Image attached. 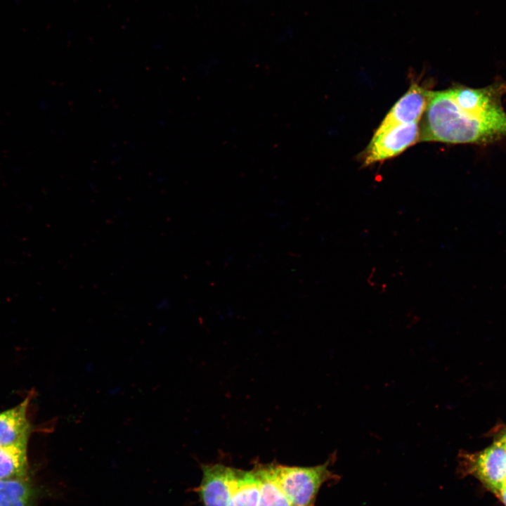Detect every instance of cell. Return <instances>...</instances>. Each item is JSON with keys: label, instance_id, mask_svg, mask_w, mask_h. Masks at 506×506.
Masks as SVG:
<instances>
[{"label": "cell", "instance_id": "1", "mask_svg": "<svg viewBox=\"0 0 506 506\" xmlns=\"http://www.w3.org/2000/svg\"><path fill=\"white\" fill-rule=\"evenodd\" d=\"M505 93L500 79L481 88L430 91L419 141L486 145L505 138Z\"/></svg>", "mask_w": 506, "mask_h": 506}, {"label": "cell", "instance_id": "2", "mask_svg": "<svg viewBox=\"0 0 506 506\" xmlns=\"http://www.w3.org/2000/svg\"><path fill=\"white\" fill-rule=\"evenodd\" d=\"M331 455L323 464L313 467H292L269 465L271 470L292 506H314L323 484L339 479L330 469L335 461Z\"/></svg>", "mask_w": 506, "mask_h": 506}, {"label": "cell", "instance_id": "3", "mask_svg": "<svg viewBox=\"0 0 506 506\" xmlns=\"http://www.w3.org/2000/svg\"><path fill=\"white\" fill-rule=\"evenodd\" d=\"M462 462L491 491L499 495L506 486V434L476 455H462Z\"/></svg>", "mask_w": 506, "mask_h": 506}, {"label": "cell", "instance_id": "4", "mask_svg": "<svg viewBox=\"0 0 506 506\" xmlns=\"http://www.w3.org/2000/svg\"><path fill=\"white\" fill-rule=\"evenodd\" d=\"M418 123L392 126L379 134H374L363 153L364 166L395 157L419 138Z\"/></svg>", "mask_w": 506, "mask_h": 506}, {"label": "cell", "instance_id": "5", "mask_svg": "<svg viewBox=\"0 0 506 506\" xmlns=\"http://www.w3.org/2000/svg\"><path fill=\"white\" fill-rule=\"evenodd\" d=\"M31 396L0 413V446L27 451L34 425L28 417Z\"/></svg>", "mask_w": 506, "mask_h": 506}, {"label": "cell", "instance_id": "6", "mask_svg": "<svg viewBox=\"0 0 506 506\" xmlns=\"http://www.w3.org/2000/svg\"><path fill=\"white\" fill-rule=\"evenodd\" d=\"M429 96V91L417 84H413L389 110L374 134L394 126L418 123L425 111Z\"/></svg>", "mask_w": 506, "mask_h": 506}, {"label": "cell", "instance_id": "7", "mask_svg": "<svg viewBox=\"0 0 506 506\" xmlns=\"http://www.w3.org/2000/svg\"><path fill=\"white\" fill-rule=\"evenodd\" d=\"M230 469L219 463L202 465V476L197 491L204 506H228Z\"/></svg>", "mask_w": 506, "mask_h": 506}, {"label": "cell", "instance_id": "8", "mask_svg": "<svg viewBox=\"0 0 506 506\" xmlns=\"http://www.w3.org/2000/svg\"><path fill=\"white\" fill-rule=\"evenodd\" d=\"M259 483L254 469L231 467L228 506H258Z\"/></svg>", "mask_w": 506, "mask_h": 506}, {"label": "cell", "instance_id": "9", "mask_svg": "<svg viewBox=\"0 0 506 506\" xmlns=\"http://www.w3.org/2000/svg\"><path fill=\"white\" fill-rule=\"evenodd\" d=\"M259 483L258 506H292L268 465L254 469Z\"/></svg>", "mask_w": 506, "mask_h": 506}, {"label": "cell", "instance_id": "10", "mask_svg": "<svg viewBox=\"0 0 506 506\" xmlns=\"http://www.w3.org/2000/svg\"><path fill=\"white\" fill-rule=\"evenodd\" d=\"M27 451L0 446V480L28 479Z\"/></svg>", "mask_w": 506, "mask_h": 506}, {"label": "cell", "instance_id": "11", "mask_svg": "<svg viewBox=\"0 0 506 506\" xmlns=\"http://www.w3.org/2000/svg\"><path fill=\"white\" fill-rule=\"evenodd\" d=\"M33 496L29 479L0 480V506H32Z\"/></svg>", "mask_w": 506, "mask_h": 506}, {"label": "cell", "instance_id": "12", "mask_svg": "<svg viewBox=\"0 0 506 506\" xmlns=\"http://www.w3.org/2000/svg\"><path fill=\"white\" fill-rule=\"evenodd\" d=\"M499 496L502 501L505 503L506 505V486L502 488L501 492L499 494Z\"/></svg>", "mask_w": 506, "mask_h": 506}, {"label": "cell", "instance_id": "13", "mask_svg": "<svg viewBox=\"0 0 506 506\" xmlns=\"http://www.w3.org/2000/svg\"><path fill=\"white\" fill-rule=\"evenodd\" d=\"M505 479H506V472H505Z\"/></svg>", "mask_w": 506, "mask_h": 506}]
</instances>
